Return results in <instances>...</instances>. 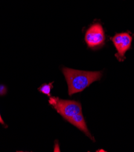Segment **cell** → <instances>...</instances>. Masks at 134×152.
<instances>
[{"label": "cell", "mask_w": 134, "mask_h": 152, "mask_svg": "<svg viewBox=\"0 0 134 152\" xmlns=\"http://www.w3.org/2000/svg\"><path fill=\"white\" fill-rule=\"evenodd\" d=\"M67 121L70 123H71L72 125L76 127L79 130L82 131L88 136V137H89L91 140H92L93 141H95L94 137L91 135V134L90 133V132H89V131L87 128V126L85 121L84 117L82 115V113L76 115H74L67 119Z\"/></svg>", "instance_id": "obj_5"}, {"label": "cell", "mask_w": 134, "mask_h": 152, "mask_svg": "<svg viewBox=\"0 0 134 152\" xmlns=\"http://www.w3.org/2000/svg\"><path fill=\"white\" fill-rule=\"evenodd\" d=\"M0 123H1V124H3V125H5V123H4V121L3 120V119H2V118H1V115H0Z\"/></svg>", "instance_id": "obj_8"}, {"label": "cell", "mask_w": 134, "mask_h": 152, "mask_svg": "<svg viewBox=\"0 0 134 152\" xmlns=\"http://www.w3.org/2000/svg\"><path fill=\"white\" fill-rule=\"evenodd\" d=\"M62 72L67 82L70 96L82 92L93 83L99 81L102 77L101 72L83 71L66 67L62 69Z\"/></svg>", "instance_id": "obj_1"}, {"label": "cell", "mask_w": 134, "mask_h": 152, "mask_svg": "<svg viewBox=\"0 0 134 152\" xmlns=\"http://www.w3.org/2000/svg\"><path fill=\"white\" fill-rule=\"evenodd\" d=\"M49 103L65 119L82 113L81 104L76 101L61 99L57 97H51Z\"/></svg>", "instance_id": "obj_2"}, {"label": "cell", "mask_w": 134, "mask_h": 152, "mask_svg": "<svg viewBox=\"0 0 134 152\" xmlns=\"http://www.w3.org/2000/svg\"><path fill=\"white\" fill-rule=\"evenodd\" d=\"M112 41L117 50L115 56L120 61H122L125 58L126 52L130 48L132 37L128 33L117 34Z\"/></svg>", "instance_id": "obj_4"}, {"label": "cell", "mask_w": 134, "mask_h": 152, "mask_svg": "<svg viewBox=\"0 0 134 152\" xmlns=\"http://www.w3.org/2000/svg\"><path fill=\"white\" fill-rule=\"evenodd\" d=\"M6 93V88L3 86H0V95H4Z\"/></svg>", "instance_id": "obj_7"}, {"label": "cell", "mask_w": 134, "mask_h": 152, "mask_svg": "<svg viewBox=\"0 0 134 152\" xmlns=\"http://www.w3.org/2000/svg\"><path fill=\"white\" fill-rule=\"evenodd\" d=\"M53 83H50L49 84H42L40 87L38 88V90L41 93L49 96V97H51V90L53 88Z\"/></svg>", "instance_id": "obj_6"}, {"label": "cell", "mask_w": 134, "mask_h": 152, "mask_svg": "<svg viewBox=\"0 0 134 152\" xmlns=\"http://www.w3.org/2000/svg\"><path fill=\"white\" fill-rule=\"evenodd\" d=\"M85 41L89 48H97L103 45L105 35L101 25L97 23L91 26L86 32Z\"/></svg>", "instance_id": "obj_3"}]
</instances>
